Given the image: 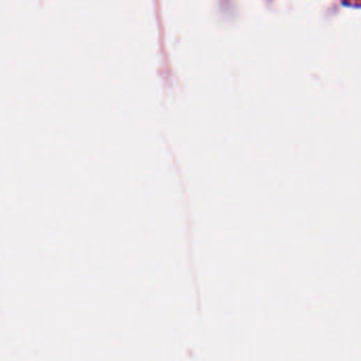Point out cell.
Here are the masks:
<instances>
[]
</instances>
